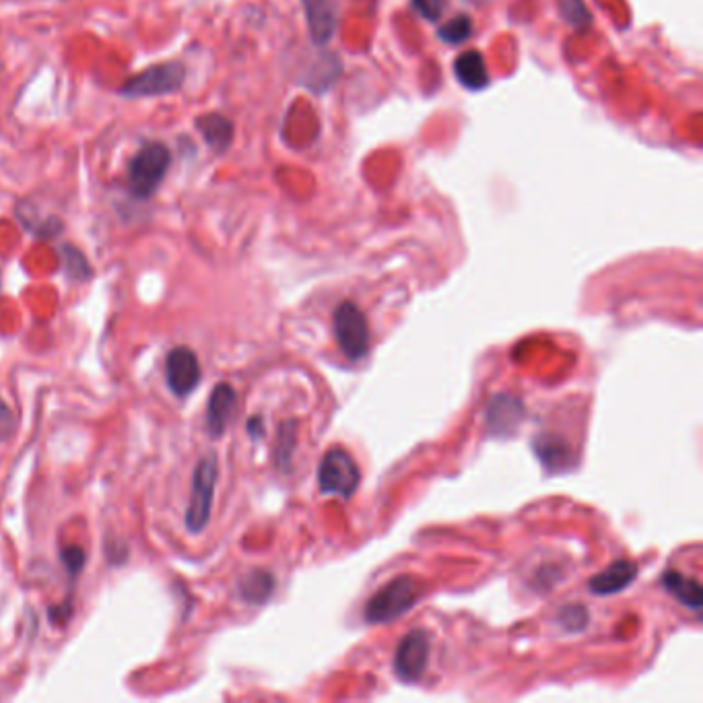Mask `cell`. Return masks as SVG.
<instances>
[{"instance_id": "obj_3", "label": "cell", "mask_w": 703, "mask_h": 703, "mask_svg": "<svg viewBox=\"0 0 703 703\" xmlns=\"http://www.w3.org/2000/svg\"><path fill=\"white\" fill-rule=\"evenodd\" d=\"M332 326L339 349L349 361H361L370 351V324H367L365 314L353 301H343L337 306L332 316Z\"/></svg>"}, {"instance_id": "obj_9", "label": "cell", "mask_w": 703, "mask_h": 703, "mask_svg": "<svg viewBox=\"0 0 703 703\" xmlns=\"http://www.w3.org/2000/svg\"><path fill=\"white\" fill-rule=\"evenodd\" d=\"M238 407V394L229 384H217L207 403V431L213 440H219L229 427Z\"/></svg>"}, {"instance_id": "obj_11", "label": "cell", "mask_w": 703, "mask_h": 703, "mask_svg": "<svg viewBox=\"0 0 703 703\" xmlns=\"http://www.w3.org/2000/svg\"><path fill=\"white\" fill-rule=\"evenodd\" d=\"M301 3H304L308 29L314 44H328L334 36V29H337V9H334L332 0H301Z\"/></svg>"}, {"instance_id": "obj_19", "label": "cell", "mask_w": 703, "mask_h": 703, "mask_svg": "<svg viewBox=\"0 0 703 703\" xmlns=\"http://www.w3.org/2000/svg\"><path fill=\"white\" fill-rule=\"evenodd\" d=\"M64 256V266H66V275L77 281H85L91 277V266L87 262V258L73 246H66L62 250Z\"/></svg>"}, {"instance_id": "obj_25", "label": "cell", "mask_w": 703, "mask_h": 703, "mask_svg": "<svg viewBox=\"0 0 703 703\" xmlns=\"http://www.w3.org/2000/svg\"><path fill=\"white\" fill-rule=\"evenodd\" d=\"M248 433L252 435V438H260V435L264 433V427H262V419L260 417H252L248 421Z\"/></svg>"}, {"instance_id": "obj_1", "label": "cell", "mask_w": 703, "mask_h": 703, "mask_svg": "<svg viewBox=\"0 0 703 703\" xmlns=\"http://www.w3.org/2000/svg\"><path fill=\"white\" fill-rule=\"evenodd\" d=\"M219 479V462L215 454L200 458L194 475H192V491L186 510V528L192 534L203 532L211 520L215 487Z\"/></svg>"}, {"instance_id": "obj_23", "label": "cell", "mask_w": 703, "mask_h": 703, "mask_svg": "<svg viewBox=\"0 0 703 703\" xmlns=\"http://www.w3.org/2000/svg\"><path fill=\"white\" fill-rule=\"evenodd\" d=\"M582 607H569L561 613L559 621L567 631H580L588 623V613H580Z\"/></svg>"}, {"instance_id": "obj_14", "label": "cell", "mask_w": 703, "mask_h": 703, "mask_svg": "<svg viewBox=\"0 0 703 703\" xmlns=\"http://www.w3.org/2000/svg\"><path fill=\"white\" fill-rule=\"evenodd\" d=\"M662 588L673 594L683 607L691 609V611H699L703 605V590L699 586L697 580L683 576L677 569H666L662 574Z\"/></svg>"}, {"instance_id": "obj_8", "label": "cell", "mask_w": 703, "mask_h": 703, "mask_svg": "<svg viewBox=\"0 0 703 703\" xmlns=\"http://www.w3.org/2000/svg\"><path fill=\"white\" fill-rule=\"evenodd\" d=\"M165 382L178 398L190 396L200 384V363L190 347H176L165 357Z\"/></svg>"}, {"instance_id": "obj_16", "label": "cell", "mask_w": 703, "mask_h": 703, "mask_svg": "<svg viewBox=\"0 0 703 703\" xmlns=\"http://www.w3.org/2000/svg\"><path fill=\"white\" fill-rule=\"evenodd\" d=\"M275 592V578L264 572V569H254L242 582H240V594L250 605H262L271 598Z\"/></svg>"}, {"instance_id": "obj_6", "label": "cell", "mask_w": 703, "mask_h": 703, "mask_svg": "<svg viewBox=\"0 0 703 703\" xmlns=\"http://www.w3.org/2000/svg\"><path fill=\"white\" fill-rule=\"evenodd\" d=\"M186 69L180 62L153 64L124 83L120 89L126 97H157L174 93L184 85Z\"/></svg>"}, {"instance_id": "obj_17", "label": "cell", "mask_w": 703, "mask_h": 703, "mask_svg": "<svg viewBox=\"0 0 703 703\" xmlns=\"http://www.w3.org/2000/svg\"><path fill=\"white\" fill-rule=\"evenodd\" d=\"M295 444H297V423L295 421L281 423L277 433V444H275V464L281 473H287L291 468Z\"/></svg>"}, {"instance_id": "obj_12", "label": "cell", "mask_w": 703, "mask_h": 703, "mask_svg": "<svg viewBox=\"0 0 703 703\" xmlns=\"http://www.w3.org/2000/svg\"><path fill=\"white\" fill-rule=\"evenodd\" d=\"M489 429L493 433H512L518 427V421L524 417V407L516 396L499 394L489 405Z\"/></svg>"}, {"instance_id": "obj_10", "label": "cell", "mask_w": 703, "mask_h": 703, "mask_svg": "<svg viewBox=\"0 0 703 703\" xmlns=\"http://www.w3.org/2000/svg\"><path fill=\"white\" fill-rule=\"evenodd\" d=\"M635 578H638V567H635V563L619 559L607 569H602L600 574L592 576L588 582V590L596 596H611L625 590Z\"/></svg>"}, {"instance_id": "obj_13", "label": "cell", "mask_w": 703, "mask_h": 703, "mask_svg": "<svg viewBox=\"0 0 703 703\" xmlns=\"http://www.w3.org/2000/svg\"><path fill=\"white\" fill-rule=\"evenodd\" d=\"M454 75L462 87L481 91L489 83L485 58L477 50H466L454 60Z\"/></svg>"}, {"instance_id": "obj_24", "label": "cell", "mask_w": 703, "mask_h": 703, "mask_svg": "<svg viewBox=\"0 0 703 703\" xmlns=\"http://www.w3.org/2000/svg\"><path fill=\"white\" fill-rule=\"evenodd\" d=\"M413 5L427 21H438L444 11L442 0H413Z\"/></svg>"}, {"instance_id": "obj_15", "label": "cell", "mask_w": 703, "mask_h": 703, "mask_svg": "<svg viewBox=\"0 0 703 703\" xmlns=\"http://www.w3.org/2000/svg\"><path fill=\"white\" fill-rule=\"evenodd\" d=\"M196 128L215 151H225L233 141V124L221 114H207L196 120Z\"/></svg>"}, {"instance_id": "obj_7", "label": "cell", "mask_w": 703, "mask_h": 703, "mask_svg": "<svg viewBox=\"0 0 703 703\" xmlns=\"http://www.w3.org/2000/svg\"><path fill=\"white\" fill-rule=\"evenodd\" d=\"M431 652V638L425 629L409 631L403 642L398 644L394 654V675L405 681L415 683L423 677Z\"/></svg>"}, {"instance_id": "obj_20", "label": "cell", "mask_w": 703, "mask_h": 703, "mask_svg": "<svg viewBox=\"0 0 703 703\" xmlns=\"http://www.w3.org/2000/svg\"><path fill=\"white\" fill-rule=\"evenodd\" d=\"M559 7L567 23H572L578 29L590 25V11L586 9L584 0H559Z\"/></svg>"}, {"instance_id": "obj_4", "label": "cell", "mask_w": 703, "mask_h": 703, "mask_svg": "<svg viewBox=\"0 0 703 703\" xmlns=\"http://www.w3.org/2000/svg\"><path fill=\"white\" fill-rule=\"evenodd\" d=\"M170 151L161 143H151L143 147L130 161L128 184L137 198H149L159 188L163 176L170 167Z\"/></svg>"}, {"instance_id": "obj_2", "label": "cell", "mask_w": 703, "mask_h": 703, "mask_svg": "<svg viewBox=\"0 0 703 703\" xmlns=\"http://www.w3.org/2000/svg\"><path fill=\"white\" fill-rule=\"evenodd\" d=\"M419 598V586L409 576H398L376 592L365 605L367 623H388L403 617Z\"/></svg>"}, {"instance_id": "obj_5", "label": "cell", "mask_w": 703, "mask_h": 703, "mask_svg": "<svg viewBox=\"0 0 703 703\" xmlns=\"http://www.w3.org/2000/svg\"><path fill=\"white\" fill-rule=\"evenodd\" d=\"M359 479V468L347 450L332 448L318 464V485L324 495L349 499L357 491Z\"/></svg>"}, {"instance_id": "obj_22", "label": "cell", "mask_w": 703, "mask_h": 703, "mask_svg": "<svg viewBox=\"0 0 703 703\" xmlns=\"http://www.w3.org/2000/svg\"><path fill=\"white\" fill-rule=\"evenodd\" d=\"M15 433H17V417L5 400L0 398V444L9 442Z\"/></svg>"}, {"instance_id": "obj_21", "label": "cell", "mask_w": 703, "mask_h": 703, "mask_svg": "<svg viewBox=\"0 0 703 703\" xmlns=\"http://www.w3.org/2000/svg\"><path fill=\"white\" fill-rule=\"evenodd\" d=\"M60 559L66 567V572H69L71 576H79L81 574V569L85 567V551L79 547V545H69V547H64L60 551Z\"/></svg>"}, {"instance_id": "obj_18", "label": "cell", "mask_w": 703, "mask_h": 703, "mask_svg": "<svg viewBox=\"0 0 703 703\" xmlns=\"http://www.w3.org/2000/svg\"><path fill=\"white\" fill-rule=\"evenodd\" d=\"M438 33H440V38H442L446 44H452V46L462 44V42H466L468 38H471V33H473V21H471V17H468V15H458V17H454L452 21L444 23Z\"/></svg>"}]
</instances>
